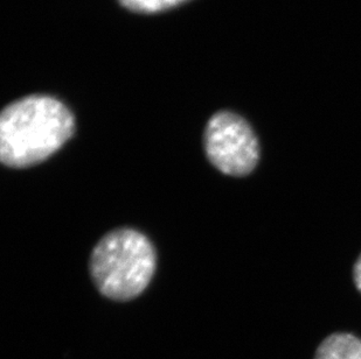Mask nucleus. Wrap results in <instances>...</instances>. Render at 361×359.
Instances as JSON below:
<instances>
[{
  "mask_svg": "<svg viewBox=\"0 0 361 359\" xmlns=\"http://www.w3.org/2000/svg\"><path fill=\"white\" fill-rule=\"evenodd\" d=\"M75 117L53 96H25L0 115V160L13 170L44 163L75 133Z\"/></svg>",
  "mask_w": 361,
  "mask_h": 359,
  "instance_id": "nucleus-1",
  "label": "nucleus"
},
{
  "mask_svg": "<svg viewBox=\"0 0 361 359\" xmlns=\"http://www.w3.org/2000/svg\"><path fill=\"white\" fill-rule=\"evenodd\" d=\"M157 254L147 236L133 229H116L92 250L89 271L99 293L114 301H129L150 284Z\"/></svg>",
  "mask_w": 361,
  "mask_h": 359,
  "instance_id": "nucleus-2",
  "label": "nucleus"
},
{
  "mask_svg": "<svg viewBox=\"0 0 361 359\" xmlns=\"http://www.w3.org/2000/svg\"><path fill=\"white\" fill-rule=\"evenodd\" d=\"M209 163L229 177H242L255 170L259 145L252 126L234 112H216L208 120L204 134Z\"/></svg>",
  "mask_w": 361,
  "mask_h": 359,
  "instance_id": "nucleus-3",
  "label": "nucleus"
},
{
  "mask_svg": "<svg viewBox=\"0 0 361 359\" xmlns=\"http://www.w3.org/2000/svg\"><path fill=\"white\" fill-rule=\"evenodd\" d=\"M314 359H361V339L351 334H334L318 346Z\"/></svg>",
  "mask_w": 361,
  "mask_h": 359,
  "instance_id": "nucleus-4",
  "label": "nucleus"
},
{
  "mask_svg": "<svg viewBox=\"0 0 361 359\" xmlns=\"http://www.w3.org/2000/svg\"><path fill=\"white\" fill-rule=\"evenodd\" d=\"M121 6L140 14L161 13L188 3L190 0H117Z\"/></svg>",
  "mask_w": 361,
  "mask_h": 359,
  "instance_id": "nucleus-5",
  "label": "nucleus"
},
{
  "mask_svg": "<svg viewBox=\"0 0 361 359\" xmlns=\"http://www.w3.org/2000/svg\"><path fill=\"white\" fill-rule=\"evenodd\" d=\"M353 278H355V286H357L358 291L361 293V254L359 256L358 260H357L355 265Z\"/></svg>",
  "mask_w": 361,
  "mask_h": 359,
  "instance_id": "nucleus-6",
  "label": "nucleus"
}]
</instances>
